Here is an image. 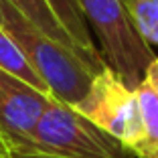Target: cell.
<instances>
[{
  "label": "cell",
  "mask_w": 158,
  "mask_h": 158,
  "mask_svg": "<svg viewBox=\"0 0 158 158\" xmlns=\"http://www.w3.org/2000/svg\"><path fill=\"white\" fill-rule=\"evenodd\" d=\"M47 4L51 6L53 14L57 16L61 27L67 31V35L73 39V43L87 55V59L99 71L107 69V63L98 53V49H95V45L91 41V35H89V28H87V20L83 16L81 6H79V0H47Z\"/></svg>",
  "instance_id": "obj_7"
},
{
  "label": "cell",
  "mask_w": 158,
  "mask_h": 158,
  "mask_svg": "<svg viewBox=\"0 0 158 158\" xmlns=\"http://www.w3.org/2000/svg\"><path fill=\"white\" fill-rule=\"evenodd\" d=\"M144 81L154 89V93L158 95V57L148 65V69H146V75H144Z\"/></svg>",
  "instance_id": "obj_11"
},
{
  "label": "cell",
  "mask_w": 158,
  "mask_h": 158,
  "mask_svg": "<svg viewBox=\"0 0 158 158\" xmlns=\"http://www.w3.org/2000/svg\"><path fill=\"white\" fill-rule=\"evenodd\" d=\"M6 2H10V4H12L14 8L19 10V12L23 14V16L28 20V23H33L35 27H37L41 33H45L47 37L51 39V41H55V43H59V45H63L65 49L73 51L75 55L79 57V59H83V61H85V65H87L95 75L102 73V71H99L98 67H95L91 61L87 59V55H85V53L73 43V39L67 35L65 28L61 27V23L57 20L55 14H53L51 6L47 4V0H6Z\"/></svg>",
  "instance_id": "obj_6"
},
{
  "label": "cell",
  "mask_w": 158,
  "mask_h": 158,
  "mask_svg": "<svg viewBox=\"0 0 158 158\" xmlns=\"http://www.w3.org/2000/svg\"><path fill=\"white\" fill-rule=\"evenodd\" d=\"M0 69L6 71L8 75L20 79L24 83H28L31 87L39 89L43 93H51L47 83L41 79V75L35 71V67L31 65V61L27 59L20 47L10 39V35L0 27Z\"/></svg>",
  "instance_id": "obj_8"
},
{
  "label": "cell",
  "mask_w": 158,
  "mask_h": 158,
  "mask_svg": "<svg viewBox=\"0 0 158 158\" xmlns=\"http://www.w3.org/2000/svg\"><path fill=\"white\" fill-rule=\"evenodd\" d=\"M0 27L20 47L57 102L75 107L85 98L95 73L83 59L51 41L6 0H0Z\"/></svg>",
  "instance_id": "obj_1"
},
{
  "label": "cell",
  "mask_w": 158,
  "mask_h": 158,
  "mask_svg": "<svg viewBox=\"0 0 158 158\" xmlns=\"http://www.w3.org/2000/svg\"><path fill=\"white\" fill-rule=\"evenodd\" d=\"M6 158H8V156H6Z\"/></svg>",
  "instance_id": "obj_14"
},
{
  "label": "cell",
  "mask_w": 158,
  "mask_h": 158,
  "mask_svg": "<svg viewBox=\"0 0 158 158\" xmlns=\"http://www.w3.org/2000/svg\"><path fill=\"white\" fill-rule=\"evenodd\" d=\"M79 6L98 35L107 67L136 89L156 55L132 27L122 0H79Z\"/></svg>",
  "instance_id": "obj_3"
},
{
  "label": "cell",
  "mask_w": 158,
  "mask_h": 158,
  "mask_svg": "<svg viewBox=\"0 0 158 158\" xmlns=\"http://www.w3.org/2000/svg\"><path fill=\"white\" fill-rule=\"evenodd\" d=\"M0 156H6V148H4V144H2V140H0Z\"/></svg>",
  "instance_id": "obj_12"
},
{
  "label": "cell",
  "mask_w": 158,
  "mask_h": 158,
  "mask_svg": "<svg viewBox=\"0 0 158 158\" xmlns=\"http://www.w3.org/2000/svg\"><path fill=\"white\" fill-rule=\"evenodd\" d=\"M132 27L148 45L158 47V0H122Z\"/></svg>",
  "instance_id": "obj_10"
},
{
  "label": "cell",
  "mask_w": 158,
  "mask_h": 158,
  "mask_svg": "<svg viewBox=\"0 0 158 158\" xmlns=\"http://www.w3.org/2000/svg\"><path fill=\"white\" fill-rule=\"evenodd\" d=\"M14 152H37L53 158H136L114 136L57 99L43 114L33 140Z\"/></svg>",
  "instance_id": "obj_2"
},
{
  "label": "cell",
  "mask_w": 158,
  "mask_h": 158,
  "mask_svg": "<svg viewBox=\"0 0 158 158\" xmlns=\"http://www.w3.org/2000/svg\"><path fill=\"white\" fill-rule=\"evenodd\" d=\"M136 95L144 126V144L136 158H158V95L146 81L136 87Z\"/></svg>",
  "instance_id": "obj_9"
},
{
  "label": "cell",
  "mask_w": 158,
  "mask_h": 158,
  "mask_svg": "<svg viewBox=\"0 0 158 158\" xmlns=\"http://www.w3.org/2000/svg\"><path fill=\"white\" fill-rule=\"evenodd\" d=\"M53 99L51 93L39 91L0 69V140L6 154L24 148L33 140Z\"/></svg>",
  "instance_id": "obj_5"
},
{
  "label": "cell",
  "mask_w": 158,
  "mask_h": 158,
  "mask_svg": "<svg viewBox=\"0 0 158 158\" xmlns=\"http://www.w3.org/2000/svg\"><path fill=\"white\" fill-rule=\"evenodd\" d=\"M0 158H6V156H0Z\"/></svg>",
  "instance_id": "obj_13"
},
{
  "label": "cell",
  "mask_w": 158,
  "mask_h": 158,
  "mask_svg": "<svg viewBox=\"0 0 158 158\" xmlns=\"http://www.w3.org/2000/svg\"><path fill=\"white\" fill-rule=\"evenodd\" d=\"M75 110L122 142L134 156L144 144V126L136 89L128 87L110 67L93 77L89 91Z\"/></svg>",
  "instance_id": "obj_4"
}]
</instances>
